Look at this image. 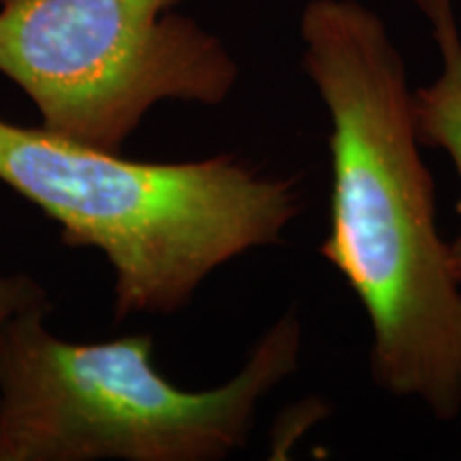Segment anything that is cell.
I'll return each instance as SVG.
<instances>
[{
  "instance_id": "1",
  "label": "cell",
  "mask_w": 461,
  "mask_h": 461,
  "mask_svg": "<svg viewBox=\"0 0 461 461\" xmlns=\"http://www.w3.org/2000/svg\"><path fill=\"white\" fill-rule=\"evenodd\" d=\"M299 32L331 122L330 233L319 252L370 321L374 384L451 423L461 414V285L436 227L403 58L359 0H310Z\"/></svg>"
},
{
  "instance_id": "2",
  "label": "cell",
  "mask_w": 461,
  "mask_h": 461,
  "mask_svg": "<svg viewBox=\"0 0 461 461\" xmlns=\"http://www.w3.org/2000/svg\"><path fill=\"white\" fill-rule=\"evenodd\" d=\"M0 182L95 248L113 272L115 319L171 316L216 269L280 244L303 207L295 177L233 154L146 163L0 118Z\"/></svg>"
},
{
  "instance_id": "3",
  "label": "cell",
  "mask_w": 461,
  "mask_h": 461,
  "mask_svg": "<svg viewBox=\"0 0 461 461\" xmlns=\"http://www.w3.org/2000/svg\"><path fill=\"white\" fill-rule=\"evenodd\" d=\"M48 310L41 288L0 339V461L227 459L302 355V322L286 312L233 378L186 391L158 372L149 333L67 342L51 333Z\"/></svg>"
},
{
  "instance_id": "4",
  "label": "cell",
  "mask_w": 461,
  "mask_h": 461,
  "mask_svg": "<svg viewBox=\"0 0 461 461\" xmlns=\"http://www.w3.org/2000/svg\"><path fill=\"white\" fill-rule=\"evenodd\" d=\"M182 0H0V73L41 126L120 152L154 105H221L240 67Z\"/></svg>"
},
{
  "instance_id": "5",
  "label": "cell",
  "mask_w": 461,
  "mask_h": 461,
  "mask_svg": "<svg viewBox=\"0 0 461 461\" xmlns=\"http://www.w3.org/2000/svg\"><path fill=\"white\" fill-rule=\"evenodd\" d=\"M431 28L440 54V73L429 86L412 92L414 124L420 146L447 154L461 184V32L453 0H414ZM459 229L448 241V258L461 285V199Z\"/></svg>"
},
{
  "instance_id": "6",
  "label": "cell",
  "mask_w": 461,
  "mask_h": 461,
  "mask_svg": "<svg viewBox=\"0 0 461 461\" xmlns=\"http://www.w3.org/2000/svg\"><path fill=\"white\" fill-rule=\"evenodd\" d=\"M39 291L41 286L24 274L0 276V339H3V331L11 316Z\"/></svg>"
}]
</instances>
